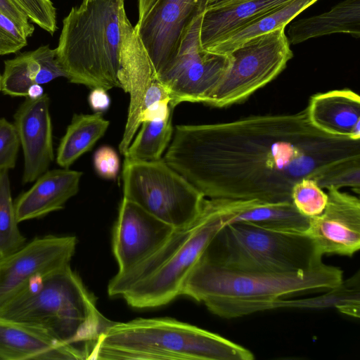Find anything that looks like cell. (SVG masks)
<instances>
[{"instance_id": "cell-29", "label": "cell", "mask_w": 360, "mask_h": 360, "mask_svg": "<svg viewBox=\"0 0 360 360\" xmlns=\"http://www.w3.org/2000/svg\"><path fill=\"white\" fill-rule=\"evenodd\" d=\"M291 201L301 214L311 218L323 212L328 202V194L314 179L305 177L292 186Z\"/></svg>"}, {"instance_id": "cell-12", "label": "cell", "mask_w": 360, "mask_h": 360, "mask_svg": "<svg viewBox=\"0 0 360 360\" xmlns=\"http://www.w3.org/2000/svg\"><path fill=\"white\" fill-rule=\"evenodd\" d=\"M207 0H157L135 30L158 77L176 56L186 31Z\"/></svg>"}, {"instance_id": "cell-11", "label": "cell", "mask_w": 360, "mask_h": 360, "mask_svg": "<svg viewBox=\"0 0 360 360\" xmlns=\"http://www.w3.org/2000/svg\"><path fill=\"white\" fill-rule=\"evenodd\" d=\"M76 245L75 236L47 235L35 238L0 260V309L34 278L69 265Z\"/></svg>"}, {"instance_id": "cell-17", "label": "cell", "mask_w": 360, "mask_h": 360, "mask_svg": "<svg viewBox=\"0 0 360 360\" xmlns=\"http://www.w3.org/2000/svg\"><path fill=\"white\" fill-rule=\"evenodd\" d=\"M82 172L69 168L47 170L14 202L18 223L60 210L79 191Z\"/></svg>"}, {"instance_id": "cell-15", "label": "cell", "mask_w": 360, "mask_h": 360, "mask_svg": "<svg viewBox=\"0 0 360 360\" xmlns=\"http://www.w3.org/2000/svg\"><path fill=\"white\" fill-rule=\"evenodd\" d=\"M47 94L25 97L14 114L16 128L24 155L23 184L34 182L49 170L54 159L53 130Z\"/></svg>"}, {"instance_id": "cell-6", "label": "cell", "mask_w": 360, "mask_h": 360, "mask_svg": "<svg viewBox=\"0 0 360 360\" xmlns=\"http://www.w3.org/2000/svg\"><path fill=\"white\" fill-rule=\"evenodd\" d=\"M124 0H83L63 20L56 48L70 82L108 91L119 80Z\"/></svg>"}, {"instance_id": "cell-23", "label": "cell", "mask_w": 360, "mask_h": 360, "mask_svg": "<svg viewBox=\"0 0 360 360\" xmlns=\"http://www.w3.org/2000/svg\"><path fill=\"white\" fill-rule=\"evenodd\" d=\"M338 33L359 38L360 0H344L326 12L292 22L287 38L290 44L295 45Z\"/></svg>"}, {"instance_id": "cell-8", "label": "cell", "mask_w": 360, "mask_h": 360, "mask_svg": "<svg viewBox=\"0 0 360 360\" xmlns=\"http://www.w3.org/2000/svg\"><path fill=\"white\" fill-rule=\"evenodd\" d=\"M123 198L172 227L186 226L200 215L205 197L163 159L124 158Z\"/></svg>"}, {"instance_id": "cell-24", "label": "cell", "mask_w": 360, "mask_h": 360, "mask_svg": "<svg viewBox=\"0 0 360 360\" xmlns=\"http://www.w3.org/2000/svg\"><path fill=\"white\" fill-rule=\"evenodd\" d=\"M109 124L102 112L74 115L60 141L57 164L62 168H69L81 155L91 149L104 135Z\"/></svg>"}, {"instance_id": "cell-14", "label": "cell", "mask_w": 360, "mask_h": 360, "mask_svg": "<svg viewBox=\"0 0 360 360\" xmlns=\"http://www.w3.org/2000/svg\"><path fill=\"white\" fill-rule=\"evenodd\" d=\"M174 227L123 198L112 231V252L124 272L155 250Z\"/></svg>"}, {"instance_id": "cell-10", "label": "cell", "mask_w": 360, "mask_h": 360, "mask_svg": "<svg viewBox=\"0 0 360 360\" xmlns=\"http://www.w3.org/2000/svg\"><path fill=\"white\" fill-rule=\"evenodd\" d=\"M203 13L193 21L176 56L158 77L167 89L169 105L173 108L186 101L205 103L231 65L229 54L214 53L202 47L200 31Z\"/></svg>"}, {"instance_id": "cell-36", "label": "cell", "mask_w": 360, "mask_h": 360, "mask_svg": "<svg viewBox=\"0 0 360 360\" xmlns=\"http://www.w3.org/2000/svg\"><path fill=\"white\" fill-rule=\"evenodd\" d=\"M0 11L18 25L28 38L32 35L34 27L30 22L25 11L15 0H0Z\"/></svg>"}, {"instance_id": "cell-34", "label": "cell", "mask_w": 360, "mask_h": 360, "mask_svg": "<svg viewBox=\"0 0 360 360\" xmlns=\"http://www.w3.org/2000/svg\"><path fill=\"white\" fill-rule=\"evenodd\" d=\"M27 39L25 32L0 11V56L18 52L27 46Z\"/></svg>"}, {"instance_id": "cell-9", "label": "cell", "mask_w": 360, "mask_h": 360, "mask_svg": "<svg viewBox=\"0 0 360 360\" xmlns=\"http://www.w3.org/2000/svg\"><path fill=\"white\" fill-rule=\"evenodd\" d=\"M290 45L285 28H278L236 48L229 70L205 103L222 108L247 99L285 68L293 57Z\"/></svg>"}, {"instance_id": "cell-13", "label": "cell", "mask_w": 360, "mask_h": 360, "mask_svg": "<svg viewBox=\"0 0 360 360\" xmlns=\"http://www.w3.org/2000/svg\"><path fill=\"white\" fill-rule=\"evenodd\" d=\"M327 190L323 212L309 218L304 233L323 255L352 257L360 248V200L335 187Z\"/></svg>"}, {"instance_id": "cell-16", "label": "cell", "mask_w": 360, "mask_h": 360, "mask_svg": "<svg viewBox=\"0 0 360 360\" xmlns=\"http://www.w3.org/2000/svg\"><path fill=\"white\" fill-rule=\"evenodd\" d=\"M122 30L119 80L121 89L130 95L127 123L119 145L120 152L124 155L141 125L140 108L143 96L151 82L158 77L127 15L122 20Z\"/></svg>"}, {"instance_id": "cell-21", "label": "cell", "mask_w": 360, "mask_h": 360, "mask_svg": "<svg viewBox=\"0 0 360 360\" xmlns=\"http://www.w3.org/2000/svg\"><path fill=\"white\" fill-rule=\"evenodd\" d=\"M60 77H65V74L57 60L56 49L44 45L4 61L1 91L27 97L32 85L46 84Z\"/></svg>"}, {"instance_id": "cell-37", "label": "cell", "mask_w": 360, "mask_h": 360, "mask_svg": "<svg viewBox=\"0 0 360 360\" xmlns=\"http://www.w3.org/2000/svg\"><path fill=\"white\" fill-rule=\"evenodd\" d=\"M90 107L95 112L106 111L110 105V98L107 91L103 88H93L88 98Z\"/></svg>"}, {"instance_id": "cell-33", "label": "cell", "mask_w": 360, "mask_h": 360, "mask_svg": "<svg viewBox=\"0 0 360 360\" xmlns=\"http://www.w3.org/2000/svg\"><path fill=\"white\" fill-rule=\"evenodd\" d=\"M20 146L19 136L13 123L0 118V172L13 169Z\"/></svg>"}, {"instance_id": "cell-42", "label": "cell", "mask_w": 360, "mask_h": 360, "mask_svg": "<svg viewBox=\"0 0 360 360\" xmlns=\"http://www.w3.org/2000/svg\"><path fill=\"white\" fill-rule=\"evenodd\" d=\"M1 75H0V91H1Z\"/></svg>"}, {"instance_id": "cell-30", "label": "cell", "mask_w": 360, "mask_h": 360, "mask_svg": "<svg viewBox=\"0 0 360 360\" xmlns=\"http://www.w3.org/2000/svg\"><path fill=\"white\" fill-rule=\"evenodd\" d=\"M321 188L350 187L360 191V158L347 160L328 168L316 181Z\"/></svg>"}, {"instance_id": "cell-26", "label": "cell", "mask_w": 360, "mask_h": 360, "mask_svg": "<svg viewBox=\"0 0 360 360\" xmlns=\"http://www.w3.org/2000/svg\"><path fill=\"white\" fill-rule=\"evenodd\" d=\"M359 271L349 278L342 280L327 292L313 298L302 300L278 299L271 309L278 308L323 309L333 307L340 312L352 317H359L360 281Z\"/></svg>"}, {"instance_id": "cell-28", "label": "cell", "mask_w": 360, "mask_h": 360, "mask_svg": "<svg viewBox=\"0 0 360 360\" xmlns=\"http://www.w3.org/2000/svg\"><path fill=\"white\" fill-rule=\"evenodd\" d=\"M8 172H0V260L27 243L18 227Z\"/></svg>"}, {"instance_id": "cell-3", "label": "cell", "mask_w": 360, "mask_h": 360, "mask_svg": "<svg viewBox=\"0 0 360 360\" xmlns=\"http://www.w3.org/2000/svg\"><path fill=\"white\" fill-rule=\"evenodd\" d=\"M225 225L218 198L205 200L191 224L175 228L151 254L110 281L108 293L134 308L166 305L181 295L185 281L207 246Z\"/></svg>"}, {"instance_id": "cell-19", "label": "cell", "mask_w": 360, "mask_h": 360, "mask_svg": "<svg viewBox=\"0 0 360 360\" xmlns=\"http://www.w3.org/2000/svg\"><path fill=\"white\" fill-rule=\"evenodd\" d=\"M311 124L323 133L360 140V98L344 89L316 94L306 107Z\"/></svg>"}, {"instance_id": "cell-39", "label": "cell", "mask_w": 360, "mask_h": 360, "mask_svg": "<svg viewBox=\"0 0 360 360\" xmlns=\"http://www.w3.org/2000/svg\"><path fill=\"white\" fill-rule=\"evenodd\" d=\"M44 94L43 89L39 84L32 85L28 90L27 96L31 98H36Z\"/></svg>"}, {"instance_id": "cell-27", "label": "cell", "mask_w": 360, "mask_h": 360, "mask_svg": "<svg viewBox=\"0 0 360 360\" xmlns=\"http://www.w3.org/2000/svg\"><path fill=\"white\" fill-rule=\"evenodd\" d=\"M140 127L124 155L125 158L138 161L162 159L172 138V111L164 117L144 121Z\"/></svg>"}, {"instance_id": "cell-7", "label": "cell", "mask_w": 360, "mask_h": 360, "mask_svg": "<svg viewBox=\"0 0 360 360\" xmlns=\"http://www.w3.org/2000/svg\"><path fill=\"white\" fill-rule=\"evenodd\" d=\"M202 255L229 268L273 274L307 271L323 264V255L305 233L250 222L224 225Z\"/></svg>"}, {"instance_id": "cell-32", "label": "cell", "mask_w": 360, "mask_h": 360, "mask_svg": "<svg viewBox=\"0 0 360 360\" xmlns=\"http://www.w3.org/2000/svg\"><path fill=\"white\" fill-rule=\"evenodd\" d=\"M30 20L53 34L57 30L56 9L51 0H15Z\"/></svg>"}, {"instance_id": "cell-4", "label": "cell", "mask_w": 360, "mask_h": 360, "mask_svg": "<svg viewBox=\"0 0 360 360\" xmlns=\"http://www.w3.org/2000/svg\"><path fill=\"white\" fill-rule=\"evenodd\" d=\"M0 318L44 332L60 344L83 352L111 323L98 311L96 297L70 265L34 278L0 309Z\"/></svg>"}, {"instance_id": "cell-20", "label": "cell", "mask_w": 360, "mask_h": 360, "mask_svg": "<svg viewBox=\"0 0 360 360\" xmlns=\"http://www.w3.org/2000/svg\"><path fill=\"white\" fill-rule=\"evenodd\" d=\"M219 200L225 225L235 222H250L274 230L304 233L309 228V218L301 214L292 202Z\"/></svg>"}, {"instance_id": "cell-38", "label": "cell", "mask_w": 360, "mask_h": 360, "mask_svg": "<svg viewBox=\"0 0 360 360\" xmlns=\"http://www.w3.org/2000/svg\"><path fill=\"white\" fill-rule=\"evenodd\" d=\"M157 0H139V20L141 22Z\"/></svg>"}, {"instance_id": "cell-1", "label": "cell", "mask_w": 360, "mask_h": 360, "mask_svg": "<svg viewBox=\"0 0 360 360\" xmlns=\"http://www.w3.org/2000/svg\"><path fill=\"white\" fill-rule=\"evenodd\" d=\"M360 158V140L322 132L304 108L177 125L163 160L208 198L291 201L292 186Z\"/></svg>"}, {"instance_id": "cell-25", "label": "cell", "mask_w": 360, "mask_h": 360, "mask_svg": "<svg viewBox=\"0 0 360 360\" xmlns=\"http://www.w3.org/2000/svg\"><path fill=\"white\" fill-rule=\"evenodd\" d=\"M318 0H291L271 11L231 34L206 51L228 55L246 41L285 27L304 10Z\"/></svg>"}, {"instance_id": "cell-18", "label": "cell", "mask_w": 360, "mask_h": 360, "mask_svg": "<svg viewBox=\"0 0 360 360\" xmlns=\"http://www.w3.org/2000/svg\"><path fill=\"white\" fill-rule=\"evenodd\" d=\"M82 360L81 351L37 328L0 318V360Z\"/></svg>"}, {"instance_id": "cell-2", "label": "cell", "mask_w": 360, "mask_h": 360, "mask_svg": "<svg viewBox=\"0 0 360 360\" xmlns=\"http://www.w3.org/2000/svg\"><path fill=\"white\" fill-rule=\"evenodd\" d=\"M343 272L325 264L307 271L273 274L248 271L214 262L203 255L184 285L181 295L203 303L212 314L233 319L271 309L284 296L339 285Z\"/></svg>"}, {"instance_id": "cell-31", "label": "cell", "mask_w": 360, "mask_h": 360, "mask_svg": "<svg viewBox=\"0 0 360 360\" xmlns=\"http://www.w3.org/2000/svg\"><path fill=\"white\" fill-rule=\"evenodd\" d=\"M169 95L166 86L156 79L149 85L142 99L140 108V122L164 117L172 110Z\"/></svg>"}, {"instance_id": "cell-22", "label": "cell", "mask_w": 360, "mask_h": 360, "mask_svg": "<svg viewBox=\"0 0 360 360\" xmlns=\"http://www.w3.org/2000/svg\"><path fill=\"white\" fill-rule=\"evenodd\" d=\"M291 0H246L205 9L201 20L200 40L207 50L264 14Z\"/></svg>"}, {"instance_id": "cell-5", "label": "cell", "mask_w": 360, "mask_h": 360, "mask_svg": "<svg viewBox=\"0 0 360 360\" xmlns=\"http://www.w3.org/2000/svg\"><path fill=\"white\" fill-rule=\"evenodd\" d=\"M253 354L217 333L173 318H137L111 323L89 359L252 360Z\"/></svg>"}, {"instance_id": "cell-35", "label": "cell", "mask_w": 360, "mask_h": 360, "mask_svg": "<svg viewBox=\"0 0 360 360\" xmlns=\"http://www.w3.org/2000/svg\"><path fill=\"white\" fill-rule=\"evenodd\" d=\"M94 166L97 174L107 179H114L120 170V159L110 146L100 147L94 155Z\"/></svg>"}, {"instance_id": "cell-40", "label": "cell", "mask_w": 360, "mask_h": 360, "mask_svg": "<svg viewBox=\"0 0 360 360\" xmlns=\"http://www.w3.org/2000/svg\"><path fill=\"white\" fill-rule=\"evenodd\" d=\"M242 1H246V0H217L216 2H214L212 5L207 7L206 9L213 7H217V6H221L225 5H229L232 4L236 2H240Z\"/></svg>"}, {"instance_id": "cell-41", "label": "cell", "mask_w": 360, "mask_h": 360, "mask_svg": "<svg viewBox=\"0 0 360 360\" xmlns=\"http://www.w3.org/2000/svg\"><path fill=\"white\" fill-rule=\"evenodd\" d=\"M217 0H207L206 8L211 5H212L214 2H216Z\"/></svg>"}]
</instances>
